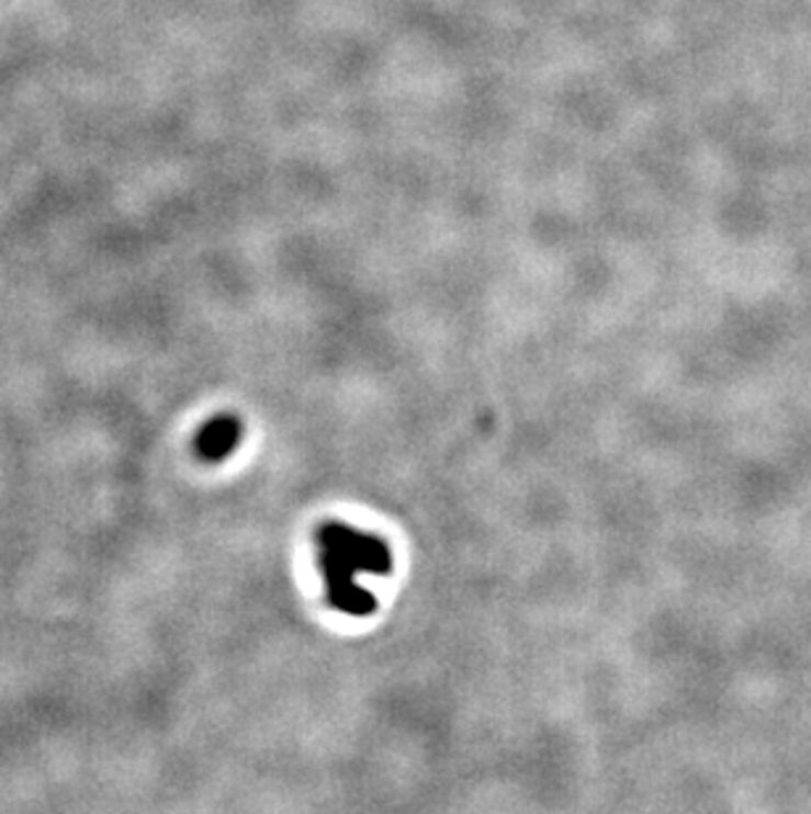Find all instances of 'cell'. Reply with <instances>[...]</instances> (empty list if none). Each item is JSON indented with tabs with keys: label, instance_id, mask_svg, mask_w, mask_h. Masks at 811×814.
Here are the masks:
<instances>
[{
	"label": "cell",
	"instance_id": "1",
	"mask_svg": "<svg viewBox=\"0 0 811 814\" xmlns=\"http://www.w3.org/2000/svg\"><path fill=\"white\" fill-rule=\"evenodd\" d=\"M322 569L329 583V601L342 612L364 614L372 609V599L353 586V569L385 573L391 569V551L378 538H364L340 524H327L319 530Z\"/></svg>",
	"mask_w": 811,
	"mask_h": 814
},
{
	"label": "cell",
	"instance_id": "2",
	"mask_svg": "<svg viewBox=\"0 0 811 814\" xmlns=\"http://www.w3.org/2000/svg\"><path fill=\"white\" fill-rule=\"evenodd\" d=\"M240 422L235 417L224 415L211 419L201 428L195 438V451L203 462H222L235 451V445L240 443Z\"/></svg>",
	"mask_w": 811,
	"mask_h": 814
}]
</instances>
